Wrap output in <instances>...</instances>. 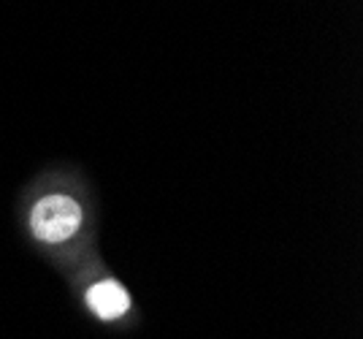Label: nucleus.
I'll return each mask as SVG.
<instances>
[{
	"label": "nucleus",
	"mask_w": 363,
	"mask_h": 339,
	"mask_svg": "<svg viewBox=\"0 0 363 339\" xmlns=\"http://www.w3.org/2000/svg\"><path fill=\"white\" fill-rule=\"evenodd\" d=\"M25 233L49 255H68L92 231L90 193L74 179L38 182L22 209Z\"/></svg>",
	"instance_id": "1"
},
{
	"label": "nucleus",
	"mask_w": 363,
	"mask_h": 339,
	"mask_svg": "<svg viewBox=\"0 0 363 339\" xmlns=\"http://www.w3.org/2000/svg\"><path fill=\"white\" fill-rule=\"evenodd\" d=\"M82 304L95 321L101 323H117L133 312V296L114 274L95 277L82 293Z\"/></svg>",
	"instance_id": "2"
}]
</instances>
